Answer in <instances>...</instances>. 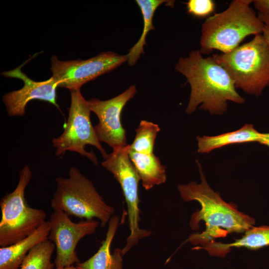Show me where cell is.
I'll use <instances>...</instances> for the list:
<instances>
[{"mask_svg": "<svg viewBox=\"0 0 269 269\" xmlns=\"http://www.w3.org/2000/svg\"><path fill=\"white\" fill-rule=\"evenodd\" d=\"M196 162L201 182L191 181L187 184H180L178 189L183 200L196 201L201 206L200 210L192 214L189 221L191 229L198 230L201 221L205 223L206 229L201 233L190 235L179 247L187 243L204 247L216 239L225 237L229 234L244 233L256 224L254 218L238 210L235 204L224 201L219 192L211 188L200 163L198 160Z\"/></svg>", "mask_w": 269, "mask_h": 269, "instance_id": "cell-1", "label": "cell"}, {"mask_svg": "<svg viewBox=\"0 0 269 269\" xmlns=\"http://www.w3.org/2000/svg\"><path fill=\"white\" fill-rule=\"evenodd\" d=\"M175 70L184 75L191 92L185 112L191 114L199 109L211 115H222L228 110V102L243 104L245 100L236 88L226 70L213 56L204 57L199 50L192 51L186 57L180 58Z\"/></svg>", "mask_w": 269, "mask_h": 269, "instance_id": "cell-2", "label": "cell"}, {"mask_svg": "<svg viewBox=\"0 0 269 269\" xmlns=\"http://www.w3.org/2000/svg\"><path fill=\"white\" fill-rule=\"evenodd\" d=\"M252 0H234L222 12L207 18L202 25L201 53L213 50L229 52L247 36L263 33L264 24L250 6Z\"/></svg>", "mask_w": 269, "mask_h": 269, "instance_id": "cell-3", "label": "cell"}, {"mask_svg": "<svg viewBox=\"0 0 269 269\" xmlns=\"http://www.w3.org/2000/svg\"><path fill=\"white\" fill-rule=\"evenodd\" d=\"M237 88L259 96L269 87V46L263 34L227 53L212 55Z\"/></svg>", "mask_w": 269, "mask_h": 269, "instance_id": "cell-4", "label": "cell"}, {"mask_svg": "<svg viewBox=\"0 0 269 269\" xmlns=\"http://www.w3.org/2000/svg\"><path fill=\"white\" fill-rule=\"evenodd\" d=\"M56 188L51 200L53 210H61L68 216L85 220H100L105 227L114 215L115 209L108 205L94 184L76 167H71L68 177L55 179Z\"/></svg>", "mask_w": 269, "mask_h": 269, "instance_id": "cell-5", "label": "cell"}, {"mask_svg": "<svg viewBox=\"0 0 269 269\" xmlns=\"http://www.w3.org/2000/svg\"><path fill=\"white\" fill-rule=\"evenodd\" d=\"M15 189L1 199L0 207V247L14 244L29 236L45 222L46 213L42 209L29 206L25 198V190L32 177L26 165L19 172Z\"/></svg>", "mask_w": 269, "mask_h": 269, "instance_id": "cell-6", "label": "cell"}, {"mask_svg": "<svg viewBox=\"0 0 269 269\" xmlns=\"http://www.w3.org/2000/svg\"><path fill=\"white\" fill-rule=\"evenodd\" d=\"M91 112L88 101L84 98L80 90L71 91V105L64 132L52 141L57 156H61L67 151H74L97 164L95 154L85 149V146L89 144L97 148L106 159L108 154L102 146L92 125Z\"/></svg>", "mask_w": 269, "mask_h": 269, "instance_id": "cell-7", "label": "cell"}, {"mask_svg": "<svg viewBox=\"0 0 269 269\" xmlns=\"http://www.w3.org/2000/svg\"><path fill=\"white\" fill-rule=\"evenodd\" d=\"M130 144L113 150L108 154L102 165L114 175L120 184L127 206L130 233L122 249L124 256L142 239L149 236L151 232L139 226L138 175L129 154Z\"/></svg>", "mask_w": 269, "mask_h": 269, "instance_id": "cell-8", "label": "cell"}, {"mask_svg": "<svg viewBox=\"0 0 269 269\" xmlns=\"http://www.w3.org/2000/svg\"><path fill=\"white\" fill-rule=\"evenodd\" d=\"M126 55L107 51L86 60L61 61L56 55L51 58V77L58 87L70 91L80 90L90 81L108 73L127 61Z\"/></svg>", "mask_w": 269, "mask_h": 269, "instance_id": "cell-9", "label": "cell"}, {"mask_svg": "<svg viewBox=\"0 0 269 269\" xmlns=\"http://www.w3.org/2000/svg\"><path fill=\"white\" fill-rule=\"evenodd\" d=\"M48 221V239L54 244L56 249L55 266L67 267L80 263L76 252L77 245L84 237L96 232L99 222L92 219L74 222L61 210L53 211Z\"/></svg>", "mask_w": 269, "mask_h": 269, "instance_id": "cell-10", "label": "cell"}, {"mask_svg": "<svg viewBox=\"0 0 269 269\" xmlns=\"http://www.w3.org/2000/svg\"><path fill=\"white\" fill-rule=\"evenodd\" d=\"M136 92L132 85L124 92L107 100L92 98L88 101L92 112L96 114L99 123L94 127L100 142L107 143L113 150L127 146L126 132L121 122V115L127 102Z\"/></svg>", "mask_w": 269, "mask_h": 269, "instance_id": "cell-11", "label": "cell"}, {"mask_svg": "<svg viewBox=\"0 0 269 269\" xmlns=\"http://www.w3.org/2000/svg\"><path fill=\"white\" fill-rule=\"evenodd\" d=\"M21 67V66L1 73L5 77L18 78L24 82V86L20 89L8 92L2 96L8 115L23 116L27 103L34 99L47 101L59 108L56 100V90L58 85L53 78L51 77L43 81H35L22 72Z\"/></svg>", "mask_w": 269, "mask_h": 269, "instance_id": "cell-12", "label": "cell"}, {"mask_svg": "<svg viewBox=\"0 0 269 269\" xmlns=\"http://www.w3.org/2000/svg\"><path fill=\"white\" fill-rule=\"evenodd\" d=\"M120 218L113 215L108 223L106 237L98 251L83 263L76 264L79 269H123L122 249L116 248L112 254L111 246L118 228Z\"/></svg>", "mask_w": 269, "mask_h": 269, "instance_id": "cell-13", "label": "cell"}, {"mask_svg": "<svg viewBox=\"0 0 269 269\" xmlns=\"http://www.w3.org/2000/svg\"><path fill=\"white\" fill-rule=\"evenodd\" d=\"M49 221H46L33 233L11 245L0 248V269H18L29 251L48 239Z\"/></svg>", "mask_w": 269, "mask_h": 269, "instance_id": "cell-14", "label": "cell"}, {"mask_svg": "<svg viewBox=\"0 0 269 269\" xmlns=\"http://www.w3.org/2000/svg\"><path fill=\"white\" fill-rule=\"evenodd\" d=\"M264 133L257 131L252 124H246L240 129L215 136H197V151L206 153L227 145L258 142L261 143Z\"/></svg>", "mask_w": 269, "mask_h": 269, "instance_id": "cell-15", "label": "cell"}, {"mask_svg": "<svg viewBox=\"0 0 269 269\" xmlns=\"http://www.w3.org/2000/svg\"><path fill=\"white\" fill-rule=\"evenodd\" d=\"M131 161L144 188L148 190L165 182L166 166L154 153L144 154L129 150Z\"/></svg>", "mask_w": 269, "mask_h": 269, "instance_id": "cell-16", "label": "cell"}, {"mask_svg": "<svg viewBox=\"0 0 269 269\" xmlns=\"http://www.w3.org/2000/svg\"><path fill=\"white\" fill-rule=\"evenodd\" d=\"M269 246V226H253L247 230L244 235L234 242L223 243L216 241L209 245L213 256L225 257L233 248H246L251 250Z\"/></svg>", "mask_w": 269, "mask_h": 269, "instance_id": "cell-17", "label": "cell"}, {"mask_svg": "<svg viewBox=\"0 0 269 269\" xmlns=\"http://www.w3.org/2000/svg\"><path fill=\"white\" fill-rule=\"evenodd\" d=\"M169 0H136L143 17V28L137 42L130 49L127 54V62L130 66L134 65L143 54V47L146 44L145 39L149 31L154 30L152 24V18L157 8L162 3Z\"/></svg>", "mask_w": 269, "mask_h": 269, "instance_id": "cell-18", "label": "cell"}, {"mask_svg": "<svg viewBox=\"0 0 269 269\" xmlns=\"http://www.w3.org/2000/svg\"><path fill=\"white\" fill-rule=\"evenodd\" d=\"M55 249L48 239L33 247L23 260L20 269H53L51 257Z\"/></svg>", "mask_w": 269, "mask_h": 269, "instance_id": "cell-19", "label": "cell"}, {"mask_svg": "<svg viewBox=\"0 0 269 269\" xmlns=\"http://www.w3.org/2000/svg\"><path fill=\"white\" fill-rule=\"evenodd\" d=\"M160 128L158 125L151 122L142 120L135 130L136 134L130 149L144 153H153L155 140Z\"/></svg>", "mask_w": 269, "mask_h": 269, "instance_id": "cell-20", "label": "cell"}, {"mask_svg": "<svg viewBox=\"0 0 269 269\" xmlns=\"http://www.w3.org/2000/svg\"><path fill=\"white\" fill-rule=\"evenodd\" d=\"M186 4L187 12L197 17L209 15L214 11L216 6L212 0H189Z\"/></svg>", "mask_w": 269, "mask_h": 269, "instance_id": "cell-21", "label": "cell"}, {"mask_svg": "<svg viewBox=\"0 0 269 269\" xmlns=\"http://www.w3.org/2000/svg\"><path fill=\"white\" fill-rule=\"evenodd\" d=\"M253 3L259 12L269 11V0H255Z\"/></svg>", "mask_w": 269, "mask_h": 269, "instance_id": "cell-22", "label": "cell"}, {"mask_svg": "<svg viewBox=\"0 0 269 269\" xmlns=\"http://www.w3.org/2000/svg\"><path fill=\"white\" fill-rule=\"evenodd\" d=\"M258 16L265 25L269 27V11L258 12Z\"/></svg>", "mask_w": 269, "mask_h": 269, "instance_id": "cell-23", "label": "cell"}, {"mask_svg": "<svg viewBox=\"0 0 269 269\" xmlns=\"http://www.w3.org/2000/svg\"><path fill=\"white\" fill-rule=\"evenodd\" d=\"M262 34L265 37L266 42L269 46V27L264 25Z\"/></svg>", "mask_w": 269, "mask_h": 269, "instance_id": "cell-24", "label": "cell"}, {"mask_svg": "<svg viewBox=\"0 0 269 269\" xmlns=\"http://www.w3.org/2000/svg\"><path fill=\"white\" fill-rule=\"evenodd\" d=\"M261 143L269 147V133H264V136Z\"/></svg>", "mask_w": 269, "mask_h": 269, "instance_id": "cell-25", "label": "cell"}, {"mask_svg": "<svg viewBox=\"0 0 269 269\" xmlns=\"http://www.w3.org/2000/svg\"><path fill=\"white\" fill-rule=\"evenodd\" d=\"M56 269H79L77 267H74L73 266L67 267H58Z\"/></svg>", "mask_w": 269, "mask_h": 269, "instance_id": "cell-26", "label": "cell"}]
</instances>
